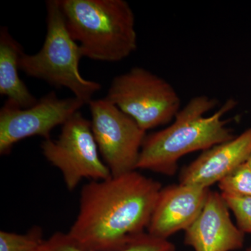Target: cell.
<instances>
[{"instance_id": "13", "label": "cell", "mask_w": 251, "mask_h": 251, "mask_svg": "<svg viewBox=\"0 0 251 251\" xmlns=\"http://www.w3.org/2000/svg\"><path fill=\"white\" fill-rule=\"evenodd\" d=\"M39 251H176L168 239H160L145 232L121 249L114 251H89L77 247L67 232H57L46 239Z\"/></svg>"}, {"instance_id": "7", "label": "cell", "mask_w": 251, "mask_h": 251, "mask_svg": "<svg viewBox=\"0 0 251 251\" xmlns=\"http://www.w3.org/2000/svg\"><path fill=\"white\" fill-rule=\"evenodd\" d=\"M88 105L92 133L112 176L137 171L147 131L105 98L92 100Z\"/></svg>"}, {"instance_id": "5", "label": "cell", "mask_w": 251, "mask_h": 251, "mask_svg": "<svg viewBox=\"0 0 251 251\" xmlns=\"http://www.w3.org/2000/svg\"><path fill=\"white\" fill-rule=\"evenodd\" d=\"M105 99L145 131L173 121L181 110L179 94L173 85L143 67L114 77Z\"/></svg>"}, {"instance_id": "15", "label": "cell", "mask_w": 251, "mask_h": 251, "mask_svg": "<svg viewBox=\"0 0 251 251\" xmlns=\"http://www.w3.org/2000/svg\"><path fill=\"white\" fill-rule=\"evenodd\" d=\"M218 184L221 193L251 198V168L246 162Z\"/></svg>"}, {"instance_id": "6", "label": "cell", "mask_w": 251, "mask_h": 251, "mask_svg": "<svg viewBox=\"0 0 251 251\" xmlns=\"http://www.w3.org/2000/svg\"><path fill=\"white\" fill-rule=\"evenodd\" d=\"M41 149L46 160L60 171L69 191L82 179L99 181L112 176L99 152L90 120L80 112L62 126L57 139L43 140Z\"/></svg>"}, {"instance_id": "11", "label": "cell", "mask_w": 251, "mask_h": 251, "mask_svg": "<svg viewBox=\"0 0 251 251\" xmlns=\"http://www.w3.org/2000/svg\"><path fill=\"white\" fill-rule=\"evenodd\" d=\"M251 155V126L232 139L203 151L183 168L179 183L209 188L246 163Z\"/></svg>"}, {"instance_id": "16", "label": "cell", "mask_w": 251, "mask_h": 251, "mask_svg": "<svg viewBox=\"0 0 251 251\" xmlns=\"http://www.w3.org/2000/svg\"><path fill=\"white\" fill-rule=\"evenodd\" d=\"M221 195L233 213L237 227L244 234L251 233V198L226 193Z\"/></svg>"}, {"instance_id": "4", "label": "cell", "mask_w": 251, "mask_h": 251, "mask_svg": "<svg viewBox=\"0 0 251 251\" xmlns=\"http://www.w3.org/2000/svg\"><path fill=\"white\" fill-rule=\"evenodd\" d=\"M46 12L47 31L44 45L36 54L23 52L20 70L56 88H67L74 97L89 104L101 85L81 75L79 64L83 55L68 31L58 0L46 1Z\"/></svg>"}, {"instance_id": "1", "label": "cell", "mask_w": 251, "mask_h": 251, "mask_svg": "<svg viewBox=\"0 0 251 251\" xmlns=\"http://www.w3.org/2000/svg\"><path fill=\"white\" fill-rule=\"evenodd\" d=\"M162 188L137 171L91 181L82 188L78 214L68 237L85 250L126 247L147 232Z\"/></svg>"}, {"instance_id": "2", "label": "cell", "mask_w": 251, "mask_h": 251, "mask_svg": "<svg viewBox=\"0 0 251 251\" xmlns=\"http://www.w3.org/2000/svg\"><path fill=\"white\" fill-rule=\"evenodd\" d=\"M217 105L215 99L206 95L193 97L164 129L147 135L144 141L137 170L173 176L177 171L181 157L194 151L209 150L234 138L225 114L236 105L229 99L219 110L208 113Z\"/></svg>"}, {"instance_id": "9", "label": "cell", "mask_w": 251, "mask_h": 251, "mask_svg": "<svg viewBox=\"0 0 251 251\" xmlns=\"http://www.w3.org/2000/svg\"><path fill=\"white\" fill-rule=\"evenodd\" d=\"M229 211L221 193L209 191L198 219L185 231V244L195 251L242 249L244 233L232 222Z\"/></svg>"}, {"instance_id": "3", "label": "cell", "mask_w": 251, "mask_h": 251, "mask_svg": "<svg viewBox=\"0 0 251 251\" xmlns=\"http://www.w3.org/2000/svg\"><path fill=\"white\" fill-rule=\"evenodd\" d=\"M66 25L83 57L117 62L136 50L135 15L125 0H58Z\"/></svg>"}, {"instance_id": "18", "label": "cell", "mask_w": 251, "mask_h": 251, "mask_svg": "<svg viewBox=\"0 0 251 251\" xmlns=\"http://www.w3.org/2000/svg\"><path fill=\"white\" fill-rule=\"evenodd\" d=\"M247 251H251V248H249V249H248Z\"/></svg>"}, {"instance_id": "14", "label": "cell", "mask_w": 251, "mask_h": 251, "mask_svg": "<svg viewBox=\"0 0 251 251\" xmlns=\"http://www.w3.org/2000/svg\"><path fill=\"white\" fill-rule=\"evenodd\" d=\"M40 227H31L25 234L0 232V251H39L45 242Z\"/></svg>"}, {"instance_id": "8", "label": "cell", "mask_w": 251, "mask_h": 251, "mask_svg": "<svg viewBox=\"0 0 251 251\" xmlns=\"http://www.w3.org/2000/svg\"><path fill=\"white\" fill-rule=\"evenodd\" d=\"M85 104L75 97L59 98L54 92L27 108H19L6 100L0 110V154H9L14 145L25 138L50 139L51 131L66 123Z\"/></svg>"}, {"instance_id": "10", "label": "cell", "mask_w": 251, "mask_h": 251, "mask_svg": "<svg viewBox=\"0 0 251 251\" xmlns=\"http://www.w3.org/2000/svg\"><path fill=\"white\" fill-rule=\"evenodd\" d=\"M209 191L180 183L162 188L147 232L168 239L179 231H186L202 211Z\"/></svg>"}, {"instance_id": "17", "label": "cell", "mask_w": 251, "mask_h": 251, "mask_svg": "<svg viewBox=\"0 0 251 251\" xmlns=\"http://www.w3.org/2000/svg\"><path fill=\"white\" fill-rule=\"evenodd\" d=\"M247 164L249 165V167L251 168V155L250 157H249V159L247 160Z\"/></svg>"}, {"instance_id": "12", "label": "cell", "mask_w": 251, "mask_h": 251, "mask_svg": "<svg viewBox=\"0 0 251 251\" xmlns=\"http://www.w3.org/2000/svg\"><path fill=\"white\" fill-rule=\"evenodd\" d=\"M24 52L7 27L0 28V94L21 108L32 106L38 99L28 90L18 74L19 62Z\"/></svg>"}]
</instances>
